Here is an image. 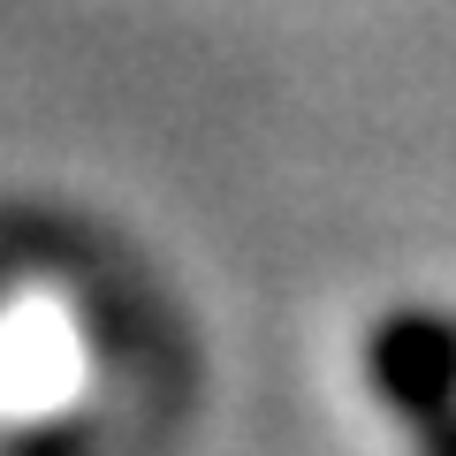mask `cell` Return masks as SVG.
I'll return each mask as SVG.
<instances>
[{"instance_id":"1","label":"cell","mask_w":456,"mask_h":456,"mask_svg":"<svg viewBox=\"0 0 456 456\" xmlns=\"http://www.w3.org/2000/svg\"><path fill=\"white\" fill-rule=\"evenodd\" d=\"M373 388L388 403H403L411 419L449 411V395H456V327L434 320V312H395L373 335Z\"/></svg>"}]
</instances>
